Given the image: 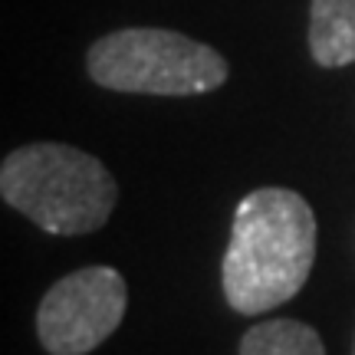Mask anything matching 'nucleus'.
<instances>
[{
  "mask_svg": "<svg viewBox=\"0 0 355 355\" xmlns=\"http://www.w3.org/2000/svg\"><path fill=\"white\" fill-rule=\"evenodd\" d=\"M316 260V214L290 188H257L237 211L220 286L230 309L260 316L293 300Z\"/></svg>",
  "mask_w": 355,
  "mask_h": 355,
  "instance_id": "obj_1",
  "label": "nucleus"
},
{
  "mask_svg": "<svg viewBox=\"0 0 355 355\" xmlns=\"http://www.w3.org/2000/svg\"><path fill=\"white\" fill-rule=\"evenodd\" d=\"M0 194L40 230L79 237L112 217L119 184L99 158L60 141H33L3 158Z\"/></svg>",
  "mask_w": 355,
  "mask_h": 355,
  "instance_id": "obj_2",
  "label": "nucleus"
},
{
  "mask_svg": "<svg viewBox=\"0 0 355 355\" xmlns=\"http://www.w3.org/2000/svg\"><path fill=\"white\" fill-rule=\"evenodd\" d=\"M86 69L96 86L139 96H201L224 86L230 73L214 46L158 26H128L96 40Z\"/></svg>",
  "mask_w": 355,
  "mask_h": 355,
  "instance_id": "obj_3",
  "label": "nucleus"
},
{
  "mask_svg": "<svg viewBox=\"0 0 355 355\" xmlns=\"http://www.w3.org/2000/svg\"><path fill=\"white\" fill-rule=\"evenodd\" d=\"M128 290L112 266H86L53 283L37 309L40 345L50 355H86L125 316Z\"/></svg>",
  "mask_w": 355,
  "mask_h": 355,
  "instance_id": "obj_4",
  "label": "nucleus"
},
{
  "mask_svg": "<svg viewBox=\"0 0 355 355\" xmlns=\"http://www.w3.org/2000/svg\"><path fill=\"white\" fill-rule=\"evenodd\" d=\"M309 53L326 69L355 63V0H313Z\"/></svg>",
  "mask_w": 355,
  "mask_h": 355,
  "instance_id": "obj_5",
  "label": "nucleus"
},
{
  "mask_svg": "<svg viewBox=\"0 0 355 355\" xmlns=\"http://www.w3.org/2000/svg\"><path fill=\"white\" fill-rule=\"evenodd\" d=\"M241 355H326V349L313 326L300 319H273L243 332Z\"/></svg>",
  "mask_w": 355,
  "mask_h": 355,
  "instance_id": "obj_6",
  "label": "nucleus"
},
{
  "mask_svg": "<svg viewBox=\"0 0 355 355\" xmlns=\"http://www.w3.org/2000/svg\"><path fill=\"white\" fill-rule=\"evenodd\" d=\"M352 355H355V349H352Z\"/></svg>",
  "mask_w": 355,
  "mask_h": 355,
  "instance_id": "obj_7",
  "label": "nucleus"
}]
</instances>
